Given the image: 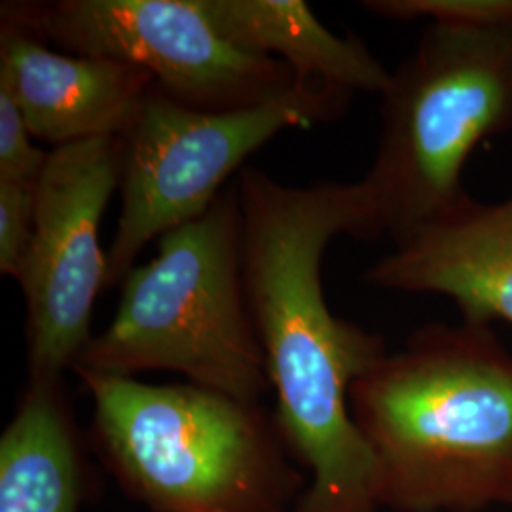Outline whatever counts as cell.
<instances>
[{
  "mask_svg": "<svg viewBox=\"0 0 512 512\" xmlns=\"http://www.w3.org/2000/svg\"><path fill=\"white\" fill-rule=\"evenodd\" d=\"M35 188L0 181V272L14 279L35 230Z\"/></svg>",
  "mask_w": 512,
  "mask_h": 512,
  "instance_id": "15",
  "label": "cell"
},
{
  "mask_svg": "<svg viewBox=\"0 0 512 512\" xmlns=\"http://www.w3.org/2000/svg\"><path fill=\"white\" fill-rule=\"evenodd\" d=\"M236 184L245 289L277 397V425L313 475H353L368 459V444L349 395L385 357L384 344L330 311L321 264L340 236L382 238L374 202L363 181L293 186L253 165Z\"/></svg>",
  "mask_w": 512,
  "mask_h": 512,
  "instance_id": "1",
  "label": "cell"
},
{
  "mask_svg": "<svg viewBox=\"0 0 512 512\" xmlns=\"http://www.w3.org/2000/svg\"><path fill=\"white\" fill-rule=\"evenodd\" d=\"M380 97L382 131L361 181L382 236L399 245L469 202L471 152L511 133L512 25L429 23Z\"/></svg>",
  "mask_w": 512,
  "mask_h": 512,
  "instance_id": "4",
  "label": "cell"
},
{
  "mask_svg": "<svg viewBox=\"0 0 512 512\" xmlns=\"http://www.w3.org/2000/svg\"><path fill=\"white\" fill-rule=\"evenodd\" d=\"M0 16L69 54L135 65L190 109H247L296 84L285 63L222 37L198 0L4 2Z\"/></svg>",
  "mask_w": 512,
  "mask_h": 512,
  "instance_id": "7",
  "label": "cell"
},
{
  "mask_svg": "<svg viewBox=\"0 0 512 512\" xmlns=\"http://www.w3.org/2000/svg\"><path fill=\"white\" fill-rule=\"evenodd\" d=\"M365 281L387 291L452 298L465 323L512 325V198H471L393 245L368 268Z\"/></svg>",
  "mask_w": 512,
  "mask_h": 512,
  "instance_id": "10",
  "label": "cell"
},
{
  "mask_svg": "<svg viewBox=\"0 0 512 512\" xmlns=\"http://www.w3.org/2000/svg\"><path fill=\"white\" fill-rule=\"evenodd\" d=\"M351 414L408 511L512 501V357L486 325H429L351 387Z\"/></svg>",
  "mask_w": 512,
  "mask_h": 512,
  "instance_id": "2",
  "label": "cell"
},
{
  "mask_svg": "<svg viewBox=\"0 0 512 512\" xmlns=\"http://www.w3.org/2000/svg\"><path fill=\"white\" fill-rule=\"evenodd\" d=\"M152 88V74L135 65L55 52L25 25L0 18V90L33 137L54 148L124 137Z\"/></svg>",
  "mask_w": 512,
  "mask_h": 512,
  "instance_id": "9",
  "label": "cell"
},
{
  "mask_svg": "<svg viewBox=\"0 0 512 512\" xmlns=\"http://www.w3.org/2000/svg\"><path fill=\"white\" fill-rule=\"evenodd\" d=\"M222 37L249 54L285 63L296 80L334 90L382 93L391 71L361 38L329 31L302 0H198Z\"/></svg>",
  "mask_w": 512,
  "mask_h": 512,
  "instance_id": "11",
  "label": "cell"
},
{
  "mask_svg": "<svg viewBox=\"0 0 512 512\" xmlns=\"http://www.w3.org/2000/svg\"><path fill=\"white\" fill-rule=\"evenodd\" d=\"M351 97L296 80L272 101L209 112L184 107L154 84L124 133L122 211L105 289L122 285L148 243L203 215L258 148L283 131L342 116Z\"/></svg>",
  "mask_w": 512,
  "mask_h": 512,
  "instance_id": "6",
  "label": "cell"
},
{
  "mask_svg": "<svg viewBox=\"0 0 512 512\" xmlns=\"http://www.w3.org/2000/svg\"><path fill=\"white\" fill-rule=\"evenodd\" d=\"M95 431L129 484L162 512H266L272 444L256 404L200 385L78 372Z\"/></svg>",
  "mask_w": 512,
  "mask_h": 512,
  "instance_id": "5",
  "label": "cell"
},
{
  "mask_svg": "<svg viewBox=\"0 0 512 512\" xmlns=\"http://www.w3.org/2000/svg\"><path fill=\"white\" fill-rule=\"evenodd\" d=\"M366 10L391 19H429L463 27L512 25V0H368Z\"/></svg>",
  "mask_w": 512,
  "mask_h": 512,
  "instance_id": "13",
  "label": "cell"
},
{
  "mask_svg": "<svg viewBox=\"0 0 512 512\" xmlns=\"http://www.w3.org/2000/svg\"><path fill=\"white\" fill-rule=\"evenodd\" d=\"M78 467L59 382H33L0 440V512H76Z\"/></svg>",
  "mask_w": 512,
  "mask_h": 512,
  "instance_id": "12",
  "label": "cell"
},
{
  "mask_svg": "<svg viewBox=\"0 0 512 512\" xmlns=\"http://www.w3.org/2000/svg\"><path fill=\"white\" fill-rule=\"evenodd\" d=\"M74 368L126 378L179 372L247 404L272 387L245 289L236 181L198 219L158 239L156 256L126 275L114 319Z\"/></svg>",
  "mask_w": 512,
  "mask_h": 512,
  "instance_id": "3",
  "label": "cell"
},
{
  "mask_svg": "<svg viewBox=\"0 0 512 512\" xmlns=\"http://www.w3.org/2000/svg\"><path fill=\"white\" fill-rule=\"evenodd\" d=\"M33 139L12 95L0 90V181L37 186L50 152L35 147Z\"/></svg>",
  "mask_w": 512,
  "mask_h": 512,
  "instance_id": "14",
  "label": "cell"
},
{
  "mask_svg": "<svg viewBox=\"0 0 512 512\" xmlns=\"http://www.w3.org/2000/svg\"><path fill=\"white\" fill-rule=\"evenodd\" d=\"M124 137L52 148L35 188V230L18 281L33 382H59L90 344L109 258L101 222L122 184Z\"/></svg>",
  "mask_w": 512,
  "mask_h": 512,
  "instance_id": "8",
  "label": "cell"
}]
</instances>
